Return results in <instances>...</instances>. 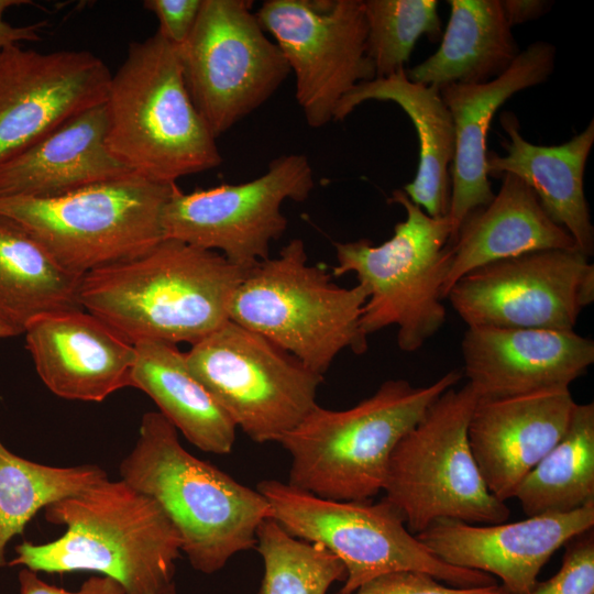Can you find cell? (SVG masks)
<instances>
[{
	"label": "cell",
	"instance_id": "cell-6",
	"mask_svg": "<svg viewBox=\"0 0 594 594\" xmlns=\"http://www.w3.org/2000/svg\"><path fill=\"white\" fill-rule=\"evenodd\" d=\"M308 263L305 243L293 239L276 257L245 271L229 306V320L267 338L306 367L323 374L345 349H369L361 317L367 292L333 283Z\"/></svg>",
	"mask_w": 594,
	"mask_h": 594
},
{
	"label": "cell",
	"instance_id": "cell-4",
	"mask_svg": "<svg viewBox=\"0 0 594 594\" xmlns=\"http://www.w3.org/2000/svg\"><path fill=\"white\" fill-rule=\"evenodd\" d=\"M105 106L108 147L136 175L173 184L222 163L217 138L187 90L177 47L157 32L130 43Z\"/></svg>",
	"mask_w": 594,
	"mask_h": 594
},
{
	"label": "cell",
	"instance_id": "cell-1",
	"mask_svg": "<svg viewBox=\"0 0 594 594\" xmlns=\"http://www.w3.org/2000/svg\"><path fill=\"white\" fill-rule=\"evenodd\" d=\"M245 271L220 253L164 239L81 277L78 301L130 343L195 344L229 320Z\"/></svg>",
	"mask_w": 594,
	"mask_h": 594
},
{
	"label": "cell",
	"instance_id": "cell-16",
	"mask_svg": "<svg viewBox=\"0 0 594 594\" xmlns=\"http://www.w3.org/2000/svg\"><path fill=\"white\" fill-rule=\"evenodd\" d=\"M111 74L85 50L0 51V164L107 97Z\"/></svg>",
	"mask_w": 594,
	"mask_h": 594
},
{
	"label": "cell",
	"instance_id": "cell-22",
	"mask_svg": "<svg viewBox=\"0 0 594 594\" xmlns=\"http://www.w3.org/2000/svg\"><path fill=\"white\" fill-rule=\"evenodd\" d=\"M105 102L91 107L0 164V198H47L130 172L107 144Z\"/></svg>",
	"mask_w": 594,
	"mask_h": 594
},
{
	"label": "cell",
	"instance_id": "cell-19",
	"mask_svg": "<svg viewBox=\"0 0 594 594\" xmlns=\"http://www.w3.org/2000/svg\"><path fill=\"white\" fill-rule=\"evenodd\" d=\"M23 333L40 378L61 398L100 403L131 386L134 344L82 308L37 316Z\"/></svg>",
	"mask_w": 594,
	"mask_h": 594
},
{
	"label": "cell",
	"instance_id": "cell-33",
	"mask_svg": "<svg viewBox=\"0 0 594 594\" xmlns=\"http://www.w3.org/2000/svg\"><path fill=\"white\" fill-rule=\"evenodd\" d=\"M558 572L525 594H594V527L564 543Z\"/></svg>",
	"mask_w": 594,
	"mask_h": 594
},
{
	"label": "cell",
	"instance_id": "cell-9",
	"mask_svg": "<svg viewBox=\"0 0 594 594\" xmlns=\"http://www.w3.org/2000/svg\"><path fill=\"white\" fill-rule=\"evenodd\" d=\"M275 519L297 539L319 543L343 563L346 578L339 594L394 572H420L453 587L497 584L494 576L457 568L436 557L410 532L400 512L385 497L331 501L275 480L257 484Z\"/></svg>",
	"mask_w": 594,
	"mask_h": 594
},
{
	"label": "cell",
	"instance_id": "cell-11",
	"mask_svg": "<svg viewBox=\"0 0 594 594\" xmlns=\"http://www.w3.org/2000/svg\"><path fill=\"white\" fill-rule=\"evenodd\" d=\"M185 353L191 374L257 443L278 442L317 405L322 375L231 320Z\"/></svg>",
	"mask_w": 594,
	"mask_h": 594
},
{
	"label": "cell",
	"instance_id": "cell-23",
	"mask_svg": "<svg viewBox=\"0 0 594 594\" xmlns=\"http://www.w3.org/2000/svg\"><path fill=\"white\" fill-rule=\"evenodd\" d=\"M505 155L487 152V174H514L536 194L547 215L564 228L587 255L594 250V228L584 195V170L594 143V121L559 145H536L525 140L514 113L503 112Z\"/></svg>",
	"mask_w": 594,
	"mask_h": 594
},
{
	"label": "cell",
	"instance_id": "cell-27",
	"mask_svg": "<svg viewBox=\"0 0 594 594\" xmlns=\"http://www.w3.org/2000/svg\"><path fill=\"white\" fill-rule=\"evenodd\" d=\"M450 16L439 48L406 70L417 84L440 89L483 84L503 74L520 53L501 0H449Z\"/></svg>",
	"mask_w": 594,
	"mask_h": 594
},
{
	"label": "cell",
	"instance_id": "cell-5",
	"mask_svg": "<svg viewBox=\"0 0 594 594\" xmlns=\"http://www.w3.org/2000/svg\"><path fill=\"white\" fill-rule=\"evenodd\" d=\"M462 375L453 370L425 386L388 380L343 410L317 404L278 441L292 457L288 484L331 501L375 496L383 491L396 444Z\"/></svg>",
	"mask_w": 594,
	"mask_h": 594
},
{
	"label": "cell",
	"instance_id": "cell-8",
	"mask_svg": "<svg viewBox=\"0 0 594 594\" xmlns=\"http://www.w3.org/2000/svg\"><path fill=\"white\" fill-rule=\"evenodd\" d=\"M389 202L400 205L406 219L380 245L367 239L336 242L332 276L354 273L367 292L361 328L369 337L397 327V345L419 350L444 324L443 285L450 268L452 227L448 216L429 217L403 189Z\"/></svg>",
	"mask_w": 594,
	"mask_h": 594
},
{
	"label": "cell",
	"instance_id": "cell-18",
	"mask_svg": "<svg viewBox=\"0 0 594 594\" xmlns=\"http://www.w3.org/2000/svg\"><path fill=\"white\" fill-rule=\"evenodd\" d=\"M463 373L477 399L569 387L594 363V342L574 331L468 327Z\"/></svg>",
	"mask_w": 594,
	"mask_h": 594
},
{
	"label": "cell",
	"instance_id": "cell-15",
	"mask_svg": "<svg viewBox=\"0 0 594 594\" xmlns=\"http://www.w3.org/2000/svg\"><path fill=\"white\" fill-rule=\"evenodd\" d=\"M446 298L468 327L574 331L594 300V265L580 250H541L463 275Z\"/></svg>",
	"mask_w": 594,
	"mask_h": 594
},
{
	"label": "cell",
	"instance_id": "cell-35",
	"mask_svg": "<svg viewBox=\"0 0 594 594\" xmlns=\"http://www.w3.org/2000/svg\"><path fill=\"white\" fill-rule=\"evenodd\" d=\"M202 0H145L143 7L158 20L157 33L178 47L190 34Z\"/></svg>",
	"mask_w": 594,
	"mask_h": 594
},
{
	"label": "cell",
	"instance_id": "cell-20",
	"mask_svg": "<svg viewBox=\"0 0 594 594\" xmlns=\"http://www.w3.org/2000/svg\"><path fill=\"white\" fill-rule=\"evenodd\" d=\"M576 404L569 387L477 399L468 427L469 443L496 498H514L524 477L565 432Z\"/></svg>",
	"mask_w": 594,
	"mask_h": 594
},
{
	"label": "cell",
	"instance_id": "cell-32",
	"mask_svg": "<svg viewBox=\"0 0 594 594\" xmlns=\"http://www.w3.org/2000/svg\"><path fill=\"white\" fill-rule=\"evenodd\" d=\"M363 10L375 78L405 69L420 36L437 42L442 34L436 0H363Z\"/></svg>",
	"mask_w": 594,
	"mask_h": 594
},
{
	"label": "cell",
	"instance_id": "cell-31",
	"mask_svg": "<svg viewBox=\"0 0 594 594\" xmlns=\"http://www.w3.org/2000/svg\"><path fill=\"white\" fill-rule=\"evenodd\" d=\"M264 563L257 594H327L344 581L341 560L319 543L297 539L275 519L266 518L256 531V546Z\"/></svg>",
	"mask_w": 594,
	"mask_h": 594
},
{
	"label": "cell",
	"instance_id": "cell-7",
	"mask_svg": "<svg viewBox=\"0 0 594 594\" xmlns=\"http://www.w3.org/2000/svg\"><path fill=\"white\" fill-rule=\"evenodd\" d=\"M173 184L134 173L63 195L0 198V218L40 243L67 271L85 274L140 256L164 240Z\"/></svg>",
	"mask_w": 594,
	"mask_h": 594
},
{
	"label": "cell",
	"instance_id": "cell-40",
	"mask_svg": "<svg viewBox=\"0 0 594 594\" xmlns=\"http://www.w3.org/2000/svg\"><path fill=\"white\" fill-rule=\"evenodd\" d=\"M165 594H177L175 584H173Z\"/></svg>",
	"mask_w": 594,
	"mask_h": 594
},
{
	"label": "cell",
	"instance_id": "cell-17",
	"mask_svg": "<svg viewBox=\"0 0 594 594\" xmlns=\"http://www.w3.org/2000/svg\"><path fill=\"white\" fill-rule=\"evenodd\" d=\"M593 527L594 503H590L571 513L508 524L477 526L437 519L416 537L443 562L494 575L509 594H525L558 549Z\"/></svg>",
	"mask_w": 594,
	"mask_h": 594
},
{
	"label": "cell",
	"instance_id": "cell-39",
	"mask_svg": "<svg viewBox=\"0 0 594 594\" xmlns=\"http://www.w3.org/2000/svg\"><path fill=\"white\" fill-rule=\"evenodd\" d=\"M23 333V331L0 314V339L11 338Z\"/></svg>",
	"mask_w": 594,
	"mask_h": 594
},
{
	"label": "cell",
	"instance_id": "cell-12",
	"mask_svg": "<svg viewBox=\"0 0 594 594\" xmlns=\"http://www.w3.org/2000/svg\"><path fill=\"white\" fill-rule=\"evenodd\" d=\"M249 0H202L177 47L189 96L218 139L267 101L290 74Z\"/></svg>",
	"mask_w": 594,
	"mask_h": 594
},
{
	"label": "cell",
	"instance_id": "cell-3",
	"mask_svg": "<svg viewBox=\"0 0 594 594\" xmlns=\"http://www.w3.org/2000/svg\"><path fill=\"white\" fill-rule=\"evenodd\" d=\"M119 473L161 506L182 538V552L205 574L255 547L258 526L272 518V508L257 490L189 453L160 411L143 415L136 442Z\"/></svg>",
	"mask_w": 594,
	"mask_h": 594
},
{
	"label": "cell",
	"instance_id": "cell-30",
	"mask_svg": "<svg viewBox=\"0 0 594 594\" xmlns=\"http://www.w3.org/2000/svg\"><path fill=\"white\" fill-rule=\"evenodd\" d=\"M97 464L52 466L26 460L0 441V569L9 542L40 510L107 479Z\"/></svg>",
	"mask_w": 594,
	"mask_h": 594
},
{
	"label": "cell",
	"instance_id": "cell-38",
	"mask_svg": "<svg viewBox=\"0 0 594 594\" xmlns=\"http://www.w3.org/2000/svg\"><path fill=\"white\" fill-rule=\"evenodd\" d=\"M501 6L508 24L513 28L543 15L549 2L543 0H501Z\"/></svg>",
	"mask_w": 594,
	"mask_h": 594
},
{
	"label": "cell",
	"instance_id": "cell-37",
	"mask_svg": "<svg viewBox=\"0 0 594 594\" xmlns=\"http://www.w3.org/2000/svg\"><path fill=\"white\" fill-rule=\"evenodd\" d=\"M30 0H0V51L16 46L20 42L42 41L41 30L47 26L46 21L30 25L14 26L3 20V14L11 7L31 4Z\"/></svg>",
	"mask_w": 594,
	"mask_h": 594
},
{
	"label": "cell",
	"instance_id": "cell-14",
	"mask_svg": "<svg viewBox=\"0 0 594 594\" xmlns=\"http://www.w3.org/2000/svg\"><path fill=\"white\" fill-rule=\"evenodd\" d=\"M255 14L294 73L296 101L309 127L334 121L341 100L375 78L363 0H266Z\"/></svg>",
	"mask_w": 594,
	"mask_h": 594
},
{
	"label": "cell",
	"instance_id": "cell-28",
	"mask_svg": "<svg viewBox=\"0 0 594 594\" xmlns=\"http://www.w3.org/2000/svg\"><path fill=\"white\" fill-rule=\"evenodd\" d=\"M81 277L59 265L24 231L0 218V314L22 331L37 316L81 308Z\"/></svg>",
	"mask_w": 594,
	"mask_h": 594
},
{
	"label": "cell",
	"instance_id": "cell-25",
	"mask_svg": "<svg viewBox=\"0 0 594 594\" xmlns=\"http://www.w3.org/2000/svg\"><path fill=\"white\" fill-rule=\"evenodd\" d=\"M369 100L394 102L408 116L418 136L419 162L416 176L403 190L429 217L448 216L454 127L439 89L411 81L403 69L355 86L339 103L334 121L344 120Z\"/></svg>",
	"mask_w": 594,
	"mask_h": 594
},
{
	"label": "cell",
	"instance_id": "cell-10",
	"mask_svg": "<svg viewBox=\"0 0 594 594\" xmlns=\"http://www.w3.org/2000/svg\"><path fill=\"white\" fill-rule=\"evenodd\" d=\"M476 403L469 383L449 388L392 452L383 491L414 535L437 519L493 525L510 516L486 487L471 452L468 427Z\"/></svg>",
	"mask_w": 594,
	"mask_h": 594
},
{
	"label": "cell",
	"instance_id": "cell-36",
	"mask_svg": "<svg viewBox=\"0 0 594 594\" xmlns=\"http://www.w3.org/2000/svg\"><path fill=\"white\" fill-rule=\"evenodd\" d=\"M18 582L20 594H125L117 581L105 575L90 576L77 591H67L44 582L37 572L22 568Z\"/></svg>",
	"mask_w": 594,
	"mask_h": 594
},
{
	"label": "cell",
	"instance_id": "cell-21",
	"mask_svg": "<svg viewBox=\"0 0 594 594\" xmlns=\"http://www.w3.org/2000/svg\"><path fill=\"white\" fill-rule=\"evenodd\" d=\"M556 47L536 41L512 65L483 84H451L439 89L454 127L451 163L450 243L463 220L494 198L487 174V133L497 110L515 94L548 80L554 70Z\"/></svg>",
	"mask_w": 594,
	"mask_h": 594
},
{
	"label": "cell",
	"instance_id": "cell-24",
	"mask_svg": "<svg viewBox=\"0 0 594 594\" xmlns=\"http://www.w3.org/2000/svg\"><path fill=\"white\" fill-rule=\"evenodd\" d=\"M501 178L492 201L472 211L451 242L443 299L463 275L483 265L541 250L578 249L570 233L547 215L524 180L509 173Z\"/></svg>",
	"mask_w": 594,
	"mask_h": 594
},
{
	"label": "cell",
	"instance_id": "cell-13",
	"mask_svg": "<svg viewBox=\"0 0 594 594\" xmlns=\"http://www.w3.org/2000/svg\"><path fill=\"white\" fill-rule=\"evenodd\" d=\"M315 187L308 157L285 154L242 184L184 193L176 184L163 211L164 239L220 253L248 271L268 258L270 245L287 228L286 200L305 201Z\"/></svg>",
	"mask_w": 594,
	"mask_h": 594
},
{
	"label": "cell",
	"instance_id": "cell-2",
	"mask_svg": "<svg viewBox=\"0 0 594 594\" xmlns=\"http://www.w3.org/2000/svg\"><path fill=\"white\" fill-rule=\"evenodd\" d=\"M45 520L65 527L45 543L23 541L10 566L34 572H97L125 594H165L175 584L183 541L161 506L123 480L108 477L44 508Z\"/></svg>",
	"mask_w": 594,
	"mask_h": 594
},
{
	"label": "cell",
	"instance_id": "cell-34",
	"mask_svg": "<svg viewBox=\"0 0 594 594\" xmlns=\"http://www.w3.org/2000/svg\"><path fill=\"white\" fill-rule=\"evenodd\" d=\"M353 594H509L502 585L461 588L420 572H394L361 585Z\"/></svg>",
	"mask_w": 594,
	"mask_h": 594
},
{
	"label": "cell",
	"instance_id": "cell-26",
	"mask_svg": "<svg viewBox=\"0 0 594 594\" xmlns=\"http://www.w3.org/2000/svg\"><path fill=\"white\" fill-rule=\"evenodd\" d=\"M131 386L148 395L160 413L204 452L232 451L237 427L191 374L177 344L144 340L134 344Z\"/></svg>",
	"mask_w": 594,
	"mask_h": 594
},
{
	"label": "cell",
	"instance_id": "cell-29",
	"mask_svg": "<svg viewBox=\"0 0 594 594\" xmlns=\"http://www.w3.org/2000/svg\"><path fill=\"white\" fill-rule=\"evenodd\" d=\"M527 517L565 514L594 503V404H576L557 444L515 491Z\"/></svg>",
	"mask_w": 594,
	"mask_h": 594
}]
</instances>
